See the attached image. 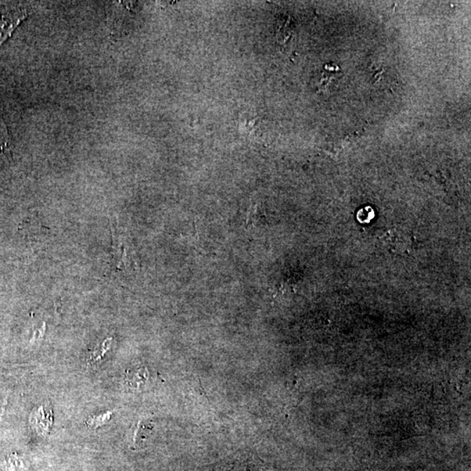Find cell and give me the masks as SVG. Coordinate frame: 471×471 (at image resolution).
<instances>
[{"label":"cell","mask_w":471,"mask_h":471,"mask_svg":"<svg viewBox=\"0 0 471 471\" xmlns=\"http://www.w3.org/2000/svg\"><path fill=\"white\" fill-rule=\"evenodd\" d=\"M29 422L36 432L46 437L51 430L53 423L52 408L46 404L38 406L31 413Z\"/></svg>","instance_id":"7a4b0ae2"},{"label":"cell","mask_w":471,"mask_h":471,"mask_svg":"<svg viewBox=\"0 0 471 471\" xmlns=\"http://www.w3.org/2000/svg\"><path fill=\"white\" fill-rule=\"evenodd\" d=\"M26 17L27 13L23 10L0 11V46L11 37L13 31Z\"/></svg>","instance_id":"6da1fadb"},{"label":"cell","mask_w":471,"mask_h":471,"mask_svg":"<svg viewBox=\"0 0 471 471\" xmlns=\"http://www.w3.org/2000/svg\"><path fill=\"white\" fill-rule=\"evenodd\" d=\"M112 412H106L103 413H100L98 416H93L90 417L88 420L87 424L89 427L92 429H97L100 426H103L104 424H106L110 422L111 417H112Z\"/></svg>","instance_id":"5b68a950"},{"label":"cell","mask_w":471,"mask_h":471,"mask_svg":"<svg viewBox=\"0 0 471 471\" xmlns=\"http://www.w3.org/2000/svg\"><path fill=\"white\" fill-rule=\"evenodd\" d=\"M9 145V135L4 121L0 119V153Z\"/></svg>","instance_id":"52a82bcc"},{"label":"cell","mask_w":471,"mask_h":471,"mask_svg":"<svg viewBox=\"0 0 471 471\" xmlns=\"http://www.w3.org/2000/svg\"><path fill=\"white\" fill-rule=\"evenodd\" d=\"M111 345H112V339H111V338L104 340L102 344H100L99 346L93 350L91 355H90V357L88 359V365L95 366L102 361V359L105 357L107 352L110 350Z\"/></svg>","instance_id":"3957f363"},{"label":"cell","mask_w":471,"mask_h":471,"mask_svg":"<svg viewBox=\"0 0 471 471\" xmlns=\"http://www.w3.org/2000/svg\"><path fill=\"white\" fill-rule=\"evenodd\" d=\"M262 213H260V208L258 204H253L251 206L249 213H248V223L251 225L257 226L258 223L261 222Z\"/></svg>","instance_id":"8992f818"},{"label":"cell","mask_w":471,"mask_h":471,"mask_svg":"<svg viewBox=\"0 0 471 471\" xmlns=\"http://www.w3.org/2000/svg\"><path fill=\"white\" fill-rule=\"evenodd\" d=\"M147 372L145 369H138L127 376L128 386L131 387L139 388L142 385H145L147 380Z\"/></svg>","instance_id":"277c9868"}]
</instances>
